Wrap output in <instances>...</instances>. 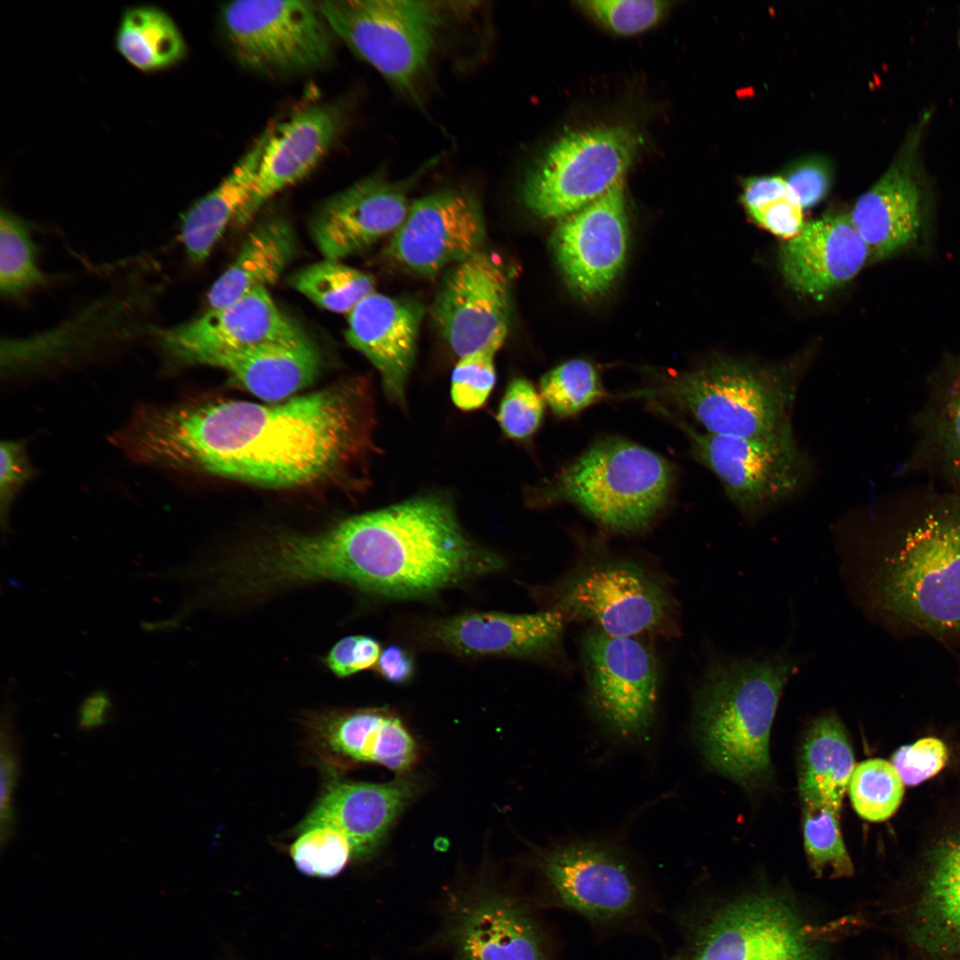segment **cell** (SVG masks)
I'll return each instance as SVG.
<instances>
[{"mask_svg":"<svg viewBox=\"0 0 960 960\" xmlns=\"http://www.w3.org/2000/svg\"><path fill=\"white\" fill-rule=\"evenodd\" d=\"M28 223L8 210L0 213V292L18 299L41 286L46 277L38 267Z\"/></svg>","mask_w":960,"mask_h":960,"instance_id":"d590c367","label":"cell"},{"mask_svg":"<svg viewBox=\"0 0 960 960\" xmlns=\"http://www.w3.org/2000/svg\"><path fill=\"white\" fill-rule=\"evenodd\" d=\"M434 495L353 516L314 533L278 532L262 541L257 569L271 589L333 580L392 597L426 595L498 567Z\"/></svg>","mask_w":960,"mask_h":960,"instance_id":"7a4b0ae2","label":"cell"},{"mask_svg":"<svg viewBox=\"0 0 960 960\" xmlns=\"http://www.w3.org/2000/svg\"><path fill=\"white\" fill-rule=\"evenodd\" d=\"M803 834L807 861L816 876L844 878L853 875L840 814L827 808L803 807Z\"/></svg>","mask_w":960,"mask_h":960,"instance_id":"f35d334b","label":"cell"},{"mask_svg":"<svg viewBox=\"0 0 960 960\" xmlns=\"http://www.w3.org/2000/svg\"><path fill=\"white\" fill-rule=\"evenodd\" d=\"M34 474L23 444L7 441L1 444L0 505L3 520L16 493Z\"/></svg>","mask_w":960,"mask_h":960,"instance_id":"c3c4849f","label":"cell"},{"mask_svg":"<svg viewBox=\"0 0 960 960\" xmlns=\"http://www.w3.org/2000/svg\"><path fill=\"white\" fill-rule=\"evenodd\" d=\"M298 834L290 854L296 868L307 876H334L355 859L349 840L329 824L300 825Z\"/></svg>","mask_w":960,"mask_h":960,"instance_id":"60d3db41","label":"cell"},{"mask_svg":"<svg viewBox=\"0 0 960 960\" xmlns=\"http://www.w3.org/2000/svg\"><path fill=\"white\" fill-rule=\"evenodd\" d=\"M578 4L602 27L625 36L654 27L668 9V2L657 0H588Z\"/></svg>","mask_w":960,"mask_h":960,"instance_id":"b9f144b4","label":"cell"},{"mask_svg":"<svg viewBox=\"0 0 960 960\" xmlns=\"http://www.w3.org/2000/svg\"><path fill=\"white\" fill-rule=\"evenodd\" d=\"M915 440L899 474H923L960 494V349L943 356L913 415Z\"/></svg>","mask_w":960,"mask_h":960,"instance_id":"603a6c76","label":"cell"},{"mask_svg":"<svg viewBox=\"0 0 960 960\" xmlns=\"http://www.w3.org/2000/svg\"><path fill=\"white\" fill-rule=\"evenodd\" d=\"M330 28L393 85L412 93L425 71L440 22L427 1L327 0L318 2Z\"/></svg>","mask_w":960,"mask_h":960,"instance_id":"30bf717a","label":"cell"},{"mask_svg":"<svg viewBox=\"0 0 960 960\" xmlns=\"http://www.w3.org/2000/svg\"><path fill=\"white\" fill-rule=\"evenodd\" d=\"M434 942L451 960H549L546 938L527 903L484 882L446 895Z\"/></svg>","mask_w":960,"mask_h":960,"instance_id":"7c38bea8","label":"cell"},{"mask_svg":"<svg viewBox=\"0 0 960 960\" xmlns=\"http://www.w3.org/2000/svg\"><path fill=\"white\" fill-rule=\"evenodd\" d=\"M564 617L555 609L529 614L475 612L448 619L436 635L470 655L542 656L562 647Z\"/></svg>","mask_w":960,"mask_h":960,"instance_id":"4316f807","label":"cell"},{"mask_svg":"<svg viewBox=\"0 0 960 960\" xmlns=\"http://www.w3.org/2000/svg\"><path fill=\"white\" fill-rule=\"evenodd\" d=\"M341 124L339 108L317 105L271 127L252 194L235 221L247 223L270 197L307 176L327 153Z\"/></svg>","mask_w":960,"mask_h":960,"instance_id":"d4e9b609","label":"cell"},{"mask_svg":"<svg viewBox=\"0 0 960 960\" xmlns=\"http://www.w3.org/2000/svg\"><path fill=\"white\" fill-rule=\"evenodd\" d=\"M115 45L130 65L148 74L172 68L187 53L186 42L175 21L153 4H136L123 12Z\"/></svg>","mask_w":960,"mask_h":960,"instance_id":"1f68e13d","label":"cell"},{"mask_svg":"<svg viewBox=\"0 0 960 960\" xmlns=\"http://www.w3.org/2000/svg\"><path fill=\"white\" fill-rule=\"evenodd\" d=\"M555 609L564 619L592 622L613 636L668 633L675 604L665 585L632 560H588L564 575L553 589Z\"/></svg>","mask_w":960,"mask_h":960,"instance_id":"ba28073f","label":"cell"},{"mask_svg":"<svg viewBox=\"0 0 960 960\" xmlns=\"http://www.w3.org/2000/svg\"><path fill=\"white\" fill-rule=\"evenodd\" d=\"M295 251V236L284 218L271 216L261 220L209 290V308L225 306L257 289H268L280 277Z\"/></svg>","mask_w":960,"mask_h":960,"instance_id":"4dcf8cb0","label":"cell"},{"mask_svg":"<svg viewBox=\"0 0 960 960\" xmlns=\"http://www.w3.org/2000/svg\"><path fill=\"white\" fill-rule=\"evenodd\" d=\"M270 132L271 128L266 130L229 174L182 215L180 239L193 263H203L209 257L228 225L249 201Z\"/></svg>","mask_w":960,"mask_h":960,"instance_id":"f546056e","label":"cell"},{"mask_svg":"<svg viewBox=\"0 0 960 960\" xmlns=\"http://www.w3.org/2000/svg\"><path fill=\"white\" fill-rule=\"evenodd\" d=\"M114 704L105 691L98 690L84 698L78 709V725L81 730L97 729L113 717Z\"/></svg>","mask_w":960,"mask_h":960,"instance_id":"681fc988","label":"cell"},{"mask_svg":"<svg viewBox=\"0 0 960 960\" xmlns=\"http://www.w3.org/2000/svg\"><path fill=\"white\" fill-rule=\"evenodd\" d=\"M948 749L939 739L928 737L900 747L892 756L904 784L916 786L936 775L946 764Z\"/></svg>","mask_w":960,"mask_h":960,"instance_id":"f6af8a7d","label":"cell"},{"mask_svg":"<svg viewBox=\"0 0 960 960\" xmlns=\"http://www.w3.org/2000/svg\"><path fill=\"white\" fill-rule=\"evenodd\" d=\"M906 505L867 539L858 568L860 603L897 633L960 643V494Z\"/></svg>","mask_w":960,"mask_h":960,"instance_id":"3957f363","label":"cell"},{"mask_svg":"<svg viewBox=\"0 0 960 960\" xmlns=\"http://www.w3.org/2000/svg\"><path fill=\"white\" fill-rule=\"evenodd\" d=\"M653 407L682 429L692 456L716 475L747 519L796 494L811 475L810 457L791 425L757 436H720L696 429L666 407Z\"/></svg>","mask_w":960,"mask_h":960,"instance_id":"52a82bcc","label":"cell"},{"mask_svg":"<svg viewBox=\"0 0 960 960\" xmlns=\"http://www.w3.org/2000/svg\"><path fill=\"white\" fill-rule=\"evenodd\" d=\"M431 316L460 357L481 350L497 352L508 333L511 317L505 265L480 249L452 266L436 294Z\"/></svg>","mask_w":960,"mask_h":960,"instance_id":"9a60e30c","label":"cell"},{"mask_svg":"<svg viewBox=\"0 0 960 960\" xmlns=\"http://www.w3.org/2000/svg\"><path fill=\"white\" fill-rule=\"evenodd\" d=\"M797 668L795 660L719 657L695 691L693 720L707 764L747 789L772 777L770 733L782 691Z\"/></svg>","mask_w":960,"mask_h":960,"instance_id":"277c9868","label":"cell"},{"mask_svg":"<svg viewBox=\"0 0 960 960\" xmlns=\"http://www.w3.org/2000/svg\"><path fill=\"white\" fill-rule=\"evenodd\" d=\"M423 307L415 300L372 292L348 314L345 336L378 370L388 396L404 402L416 358Z\"/></svg>","mask_w":960,"mask_h":960,"instance_id":"cb8c5ba5","label":"cell"},{"mask_svg":"<svg viewBox=\"0 0 960 960\" xmlns=\"http://www.w3.org/2000/svg\"><path fill=\"white\" fill-rule=\"evenodd\" d=\"M628 243L623 181L561 220L551 239L569 285L584 299L609 289L625 263Z\"/></svg>","mask_w":960,"mask_h":960,"instance_id":"ffe728a7","label":"cell"},{"mask_svg":"<svg viewBox=\"0 0 960 960\" xmlns=\"http://www.w3.org/2000/svg\"><path fill=\"white\" fill-rule=\"evenodd\" d=\"M289 284L319 307L347 314L374 292L375 285L368 274L331 259L304 267L292 274Z\"/></svg>","mask_w":960,"mask_h":960,"instance_id":"836d02e7","label":"cell"},{"mask_svg":"<svg viewBox=\"0 0 960 960\" xmlns=\"http://www.w3.org/2000/svg\"><path fill=\"white\" fill-rule=\"evenodd\" d=\"M796 370L716 359L623 396L686 412L710 434L757 436L791 425Z\"/></svg>","mask_w":960,"mask_h":960,"instance_id":"5b68a950","label":"cell"},{"mask_svg":"<svg viewBox=\"0 0 960 960\" xmlns=\"http://www.w3.org/2000/svg\"><path fill=\"white\" fill-rule=\"evenodd\" d=\"M163 353L184 364H201L207 356L273 342L308 339L260 288L225 306L168 328H154Z\"/></svg>","mask_w":960,"mask_h":960,"instance_id":"ac0fdd59","label":"cell"},{"mask_svg":"<svg viewBox=\"0 0 960 960\" xmlns=\"http://www.w3.org/2000/svg\"><path fill=\"white\" fill-rule=\"evenodd\" d=\"M781 177L804 210L819 204L828 193L832 166L825 157L807 156L790 164Z\"/></svg>","mask_w":960,"mask_h":960,"instance_id":"bcb514c9","label":"cell"},{"mask_svg":"<svg viewBox=\"0 0 960 960\" xmlns=\"http://www.w3.org/2000/svg\"><path fill=\"white\" fill-rule=\"evenodd\" d=\"M741 202L759 226L784 240L796 236L805 224L804 209L781 176L746 179Z\"/></svg>","mask_w":960,"mask_h":960,"instance_id":"8d00e7d4","label":"cell"},{"mask_svg":"<svg viewBox=\"0 0 960 960\" xmlns=\"http://www.w3.org/2000/svg\"><path fill=\"white\" fill-rule=\"evenodd\" d=\"M321 364L320 353L309 339L220 352L201 363L223 370L247 391L268 403L289 399L309 386L318 376Z\"/></svg>","mask_w":960,"mask_h":960,"instance_id":"83f0119b","label":"cell"},{"mask_svg":"<svg viewBox=\"0 0 960 960\" xmlns=\"http://www.w3.org/2000/svg\"><path fill=\"white\" fill-rule=\"evenodd\" d=\"M543 414L542 396L529 380L517 378L508 384L505 391L497 420L508 437L522 440L536 432Z\"/></svg>","mask_w":960,"mask_h":960,"instance_id":"ee69618b","label":"cell"},{"mask_svg":"<svg viewBox=\"0 0 960 960\" xmlns=\"http://www.w3.org/2000/svg\"><path fill=\"white\" fill-rule=\"evenodd\" d=\"M420 783L399 777L384 783L332 781L300 826L324 823L349 840L354 857L372 854L393 822L417 796Z\"/></svg>","mask_w":960,"mask_h":960,"instance_id":"484cf974","label":"cell"},{"mask_svg":"<svg viewBox=\"0 0 960 960\" xmlns=\"http://www.w3.org/2000/svg\"><path fill=\"white\" fill-rule=\"evenodd\" d=\"M380 655L379 643L365 636L339 640L324 658L326 667L338 677H348L375 665Z\"/></svg>","mask_w":960,"mask_h":960,"instance_id":"7dc6e473","label":"cell"},{"mask_svg":"<svg viewBox=\"0 0 960 960\" xmlns=\"http://www.w3.org/2000/svg\"><path fill=\"white\" fill-rule=\"evenodd\" d=\"M1 812L12 810L11 800L19 773L17 756L6 733L1 743Z\"/></svg>","mask_w":960,"mask_h":960,"instance_id":"816d5d0a","label":"cell"},{"mask_svg":"<svg viewBox=\"0 0 960 960\" xmlns=\"http://www.w3.org/2000/svg\"><path fill=\"white\" fill-rule=\"evenodd\" d=\"M377 669L387 680L402 683L412 676V660L401 647L390 645L380 653Z\"/></svg>","mask_w":960,"mask_h":960,"instance_id":"f907efd6","label":"cell"},{"mask_svg":"<svg viewBox=\"0 0 960 960\" xmlns=\"http://www.w3.org/2000/svg\"><path fill=\"white\" fill-rule=\"evenodd\" d=\"M916 129L884 174L855 202L849 217L868 244L871 262L924 255L931 249L934 204L921 174Z\"/></svg>","mask_w":960,"mask_h":960,"instance_id":"5bb4252c","label":"cell"},{"mask_svg":"<svg viewBox=\"0 0 960 960\" xmlns=\"http://www.w3.org/2000/svg\"><path fill=\"white\" fill-rule=\"evenodd\" d=\"M853 809L868 821L880 822L898 810L904 783L895 766L884 759L865 760L854 767L848 785Z\"/></svg>","mask_w":960,"mask_h":960,"instance_id":"74e56055","label":"cell"},{"mask_svg":"<svg viewBox=\"0 0 960 960\" xmlns=\"http://www.w3.org/2000/svg\"><path fill=\"white\" fill-rule=\"evenodd\" d=\"M846 729L832 712L816 718L804 736L798 762L803 807L827 808L840 814L854 770Z\"/></svg>","mask_w":960,"mask_h":960,"instance_id":"f1b7e54d","label":"cell"},{"mask_svg":"<svg viewBox=\"0 0 960 960\" xmlns=\"http://www.w3.org/2000/svg\"><path fill=\"white\" fill-rule=\"evenodd\" d=\"M673 465L660 454L619 437L595 443L544 484L540 501L568 502L611 531L647 528L667 504Z\"/></svg>","mask_w":960,"mask_h":960,"instance_id":"8992f818","label":"cell"},{"mask_svg":"<svg viewBox=\"0 0 960 960\" xmlns=\"http://www.w3.org/2000/svg\"><path fill=\"white\" fill-rule=\"evenodd\" d=\"M639 140L624 125L571 132L556 140L523 188L525 205L544 219H561L598 199L623 178Z\"/></svg>","mask_w":960,"mask_h":960,"instance_id":"9c48e42d","label":"cell"},{"mask_svg":"<svg viewBox=\"0 0 960 960\" xmlns=\"http://www.w3.org/2000/svg\"><path fill=\"white\" fill-rule=\"evenodd\" d=\"M586 698L605 732L638 742L651 731L658 699V670L652 650L638 636H613L596 628L581 644Z\"/></svg>","mask_w":960,"mask_h":960,"instance_id":"4fadbf2b","label":"cell"},{"mask_svg":"<svg viewBox=\"0 0 960 960\" xmlns=\"http://www.w3.org/2000/svg\"><path fill=\"white\" fill-rule=\"evenodd\" d=\"M228 40L247 69L267 75L313 70L332 57L330 28L311 1H236L222 12Z\"/></svg>","mask_w":960,"mask_h":960,"instance_id":"8fae6325","label":"cell"},{"mask_svg":"<svg viewBox=\"0 0 960 960\" xmlns=\"http://www.w3.org/2000/svg\"><path fill=\"white\" fill-rule=\"evenodd\" d=\"M694 960H821L796 911L754 894L719 909L700 931Z\"/></svg>","mask_w":960,"mask_h":960,"instance_id":"e0dca14e","label":"cell"},{"mask_svg":"<svg viewBox=\"0 0 960 960\" xmlns=\"http://www.w3.org/2000/svg\"><path fill=\"white\" fill-rule=\"evenodd\" d=\"M409 205L398 183L378 176L364 179L320 206L311 224L314 242L324 259L340 260L393 234Z\"/></svg>","mask_w":960,"mask_h":960,"instance_id":"44dd1931","label":"cell"},{"mask_svg":"<svg viewBox=\"0 0 960 960\" xmlns=\"http://www.w3.org/2000/svg\"><path fill=\"white\" fill-rule=\"evenodd\" d=\"M915 918L916 939L924 949L960 960V872L930 870Z\"/></svg>","mask_w":960,"mask_h":960,"instance_id":"d6a6232c","label":"cell"},{"mask_svg":"<svg viewBox=\"0 0 960 960\" xmlns=\"http://www.w3.org/2000/svg\"><path fill=\"white\" fill-rule=\"evenodd\" d=\"M779 258L788 284L817 300L851 281L871 262L870 250L849 214L805 222L799 234L784 240Z\"/></svg>","mask_w":960,"mask_h":960,"instance_id":"7402d4cb","label":"cell"},{"mask_svg":"<svg viewBox=\"0 0 960 960\" xmlns=\"http://www.w3.org/2000/svg\"><path fill=\"white\" fill-rule=\"evenodd\" d=\"M392 235L387 247L392 260L413 273L433 275L482 249L485 226L473 196L447 190L413 201Z\"/></svg>","mask_w":960,"mask_h":960,"instance_id":"d6986e66","label":"cell"},{"mask_svg":"<svg viewBox=\"0 0 960 960\" xmlns=\"http://www.w3.org/2000/svg\"><path fill=\"white\" fill-rule=\"evenodd\" d=\"M372 399L347 380L276 403L205 401L137 412L116 442L135 460L268 488L336 476L371 443Z\"/></svg>","mask_w":960,"mask_h":960,"instance_id":"6da1fadb","label":"cell"},{"mask_svg":"<svg viewBox=\"0 0 960 960\" xmlns=\"http://www.w3.org/2000/svg\"><path fill=\"white\" fill-rule=\"evenodd\" d=\"M540 392L552 412L559 417L576 414L606 397L596 369L583 359H572L544 374Z\"/></svg>","mask_w":960,"mask_h":960,"instance_id":"ab89813d","label":"cell"},{"mask_svg":"<svg viewBox=\"0 0 960 960\" xmlns=\"http://www.w3.org/2000/svg\"><path fill=\"white\" fill-rule=\"evenodd\" d=\"M393 715L380 709L330 712L317 717L324 746L334 755L377 763Z\"/></svg>","mask_w":960,"mask_h":960,"instance_id":"e575fe53","label":"cell"},{"mask_svg":"<svg viewBox=\"0 0 960 960\" xmlns=\"http://www.w3.org/2000/svg\"><path fill=\"white\" fill-rule=\"evenodd\" d=\"M674 960H679V959H674Z\"/></svg>","mask_w":960,"mask_h":960,"instance_id":"f5cc1de1","label":"cell"},{"mask_svg":"<svg viewBox=\"0 0 960 960\" xmlns=\"http://www.w3.org/2000/svg\"><path fill=\"white\" fill-rule=\"evenodd\" d=\"M534 862L556 901L591 920L626 917L638 902L636 876L611 844L562 842L539 851Z\"/></svg>","mask_w":960,"mask_h":960,"instance_id":"2e32d148","label":"cell"},{"mask_svg":"<svg viewBox=\"0 0 960 960\" xmlns=\"http://www.w3.org/2000/svg\"><path fill=\"white\" fill-rule=\"evenodd\" d=\"M495 354L488 349L460 358L451 381V396L458 408L472 411L486 402L496 380Z\"/></svg>","mask_w":960,"mask_h":960,"instance_id":"7bdbcfd3","label":"cell"}]
</instances>
